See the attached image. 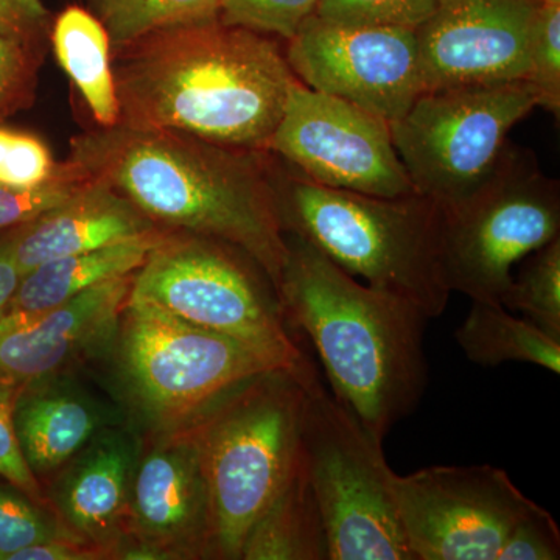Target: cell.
Here are the masks:
<instances>
[{"label": "cell", "instance_id": "cell-1", "mask_svg": "<svg viewBox=\"0 0 560 560\" xmlns=\"http://www.w3.org/2000/svg\"><path fill=\"white\" fill-rule=\"evenodd\" d=\"M119 125L265 151L298 83L278 44L223 21L150 33L114 49Z\"/></svg>", "mask_w": 560, "mask_h": 560}, {"label": "cell", "instance_id": "cell-2", "mask_svg": "<svg viewBox=\"0 0 560 560\" xmlns=\"http://www.w3.org/2000/svg\"><path fill=\"white\" fill-rule=\"evenodd\" d=\"M70 145V161L154 224L230 243L256 260L279 290L289 245L267 151L124 125L86 132Z\"/></svg>", "mask_w": 560, "mask_h": 560}, {"label": "cell", "instance_id": "cell-3", "mask_svg": "<svg viewBox=\"0 0 560 560\" xmlns=\"http://www.w3.org/2000/svg\"><path fill=\"white\" fill-rule=\"evenodd\" d=\"M287 245L278 290L285 318L315 346L335 399L383 442L429 385L430 318L412 302L359 282L300 235L287 232Z\"/></svg>", "mask_w": 560, "mask_h": 560}, {"label": "cell", "instance_id": "cell-4", "mask_svg": "<svg viewBox=\"0 0 560 560\" xmlns=\"http://www.w3.org/2000/svg\"><path fill=\"white\" fill-rule=\"evenodd\" d=\"M291 167V165H290ZM272 168V167H271ZM280 219L353 278L412 302L430 319L447 308L444 209L420 194L385 198L331 189L296 168H272Z\"/></svg>", "mask_w": 560, "mask_h": 560}, {"label": "cell", "instance_id": "cell-5", "mask_svg": "<svg viewBox=\"0 0 560 560\" xmlns=\"http://www.w3.org/2000/svg\"><path fill=\"white\" fill-rule=\"evenodd\" d=\"M305 383L271 371L242 383L191 423L208 486L212 552L241 559L254 523L300 456Z\"/></svg>", "mask_w": 560, "mask_h": 560}, {"label": "cell", "instance_id": "cell-6", "mask_svg": "<svg viewBox=\"0 0 560 560\" xmlns=\"http://www.w3.org/2000/svg\"><path fill=\"white\" fill-rule=\"evenodd\" d=\"M130 300L260 350L307 383L318 377L287 327L278 289L264 268L230 243L165 237L132 279Z\"/></svg>", "mask_w": 560, "mask_h": 560}, {"label": "cell", "instance_id": "cell-7", "mask_svg": "<svg viewBox=\"0 0 560 560\" xmlns=\"http://www.w3.org/2000/svg\"><path fill=\"white\" fill-rule=\"evenodd\" d=\"M382 445L319 375L305 383L300 459L323 515L329 560H412L394 497L396 471Z\"/></svg>", "mask_w": 560, "mask_h": 560}, {"label": "cell", "instance_id": "cell-8", "mask_svg": "<svg viewBox=\"0 0 560 560\" xmlns=\"http://www.w3.org/2000/svg\"><path fill=\"white\" fill-rule=\"evenodd\" d=\"M444 209L448 285L471 301L500 304L512 267L560 234V183L533 151L508 142L493 171Z\"/></svg>", "mask_w": 560, "mask_h": 560}, {"label": "cell", "instance_id": "cell-9", "mask_svg": "<svg viewBox=\"0 0 560 560\" xmlns=\"http://www.w3.org/2000/svg\"><path fill=\"white\" fill-rule=\"evenodd\" d=\"M536 108L526 80L423 91L390 121V138L416 191L448 208L488 178L512 128Z\"/></svg>", "mask_w": 560, "mask_h": 560}, {"label": "cell", "instance_id": "cell-10", "mask_svg": "<svg viewBox=\"0 0 560 560\" xmlns=\"http://www.w3.org/2000/svg\"><path fill=\"white\" fill-rule=\"evenodd\" d=\"M125 381L151 418L194 423L242 383L283 371L260 350L130 300L121 312Z\"/></svg>", "mask_w": 560, "mask_h": 560}, {"label": "cell", "instance_id": "cell-11", "mask_svg": "<svg viewBox=\"0 0 560 560\" xmlns=\"http://www.w3.org/2000/svg\"><path fill=\"white\" fill-rule=\"evenodd\" d=\"M393 489L412 560H497L512 526L536 504L488 464L394 474Z\"/></svg>", "mask_w": 560, "mask_h": 560}, {"label": "cell", "instance_id": "cell-12", "mask_svg": "<svg viewBox=\"0 0 560 560\" xmlns=\"http://www.w3.org/2000/svg\"><path fill=\"white\" fill-rule=\"evenodd\" d=\"M265 151L331 189L385 198L418 194L388 121L301 81L291 90Z\"/></svg>", "mask_w": 560, "mask_h": 560}, {"label": "cell", "instance_id": "cell-13", "mask_svg": "<svg viewBox=\"0 0 560 560\" xmlns=\"http://www.w3.org/2000/svg\"><path fill=\"white\" fill-rule=\"evenodd\" d=\"M287 61L301 83L390 121L422 92L412 28L341 25L312 16L289 40Z\"/></svg>", "mask_w": 560, "mask_h": 560}, {"label": "cell", "instance_id": "cell-14", "mask_svg": "<svg viewBox=\"0 0 560 560\" xmlns=\"http://www.w3.org/2000/svg\"><path fill=\"white\" fill-rule=\"evenodd\" d=\"M536 0H440L416 28L422 92L526 79Z\"/></svg>", "mask_w": 560, "mask_h": 560}, {"label": "cell", "instance_id": "cell-15", "mask_svg": "<svg viewBox=\"0 0 560 560\" xmlns=\"http://www.w3.org/2000/svg\"><path fill=\"white\" fill-rule=\"evenodd\" d=\"M132 279L106 280L36 315H0V375L43 382L109 342L119 330Z\"/></svg>", "mask_w": 560, "mask_h": 560}, {"label": "cell", "instance_id": "cell-16", "mask_svg": "<svg viewBox=\"0 0 560 560\" xmlns=\"http://www.w3.org/2000/svg\"><path fill=\"white\" fill-rule=\"evenodd\" d=\"M128 506L143 547L156 555L212 552L208 486L191 430L136 464Z\"/></svg>", "mask_w": 560, "mask_h": 560}, {"label": "cell", "instance_id": "cell-17", "mask_svg": "<svg viewBox=\"0 0 560 560\" xmlns=\"http://www.w3.org/2000/svg\"><path fill=\"white\" fill-rule=\"evenodd\" d=\"M158 231L130 200L92 178L65 205L22 224L5 241L21 278L46 261L135 241Z\"/></svg>", "mask_w": 560, "mask_h": 560}, {"label": "cell", "instance_id": "cell-18", "mask_svg": "<svg viewBox=\"0 0 560 560\" xmlns=\"http://www.w3.org/2000/svg\"><path fill=\"white\" fill-rule=\"evenodd\" d=\"M70 467L58 492V508L72 533L90 544H106L130 501L136 451L125 433H106Z\"/></svg>", "mask_w": 560, "mask_h": 560}, {"label": "cell", "instance_id": "cell-19", "mask_svg": "<svg viewBox=\"0 0 560 560\" xmlns=\"http://www.w3.org/2000/svg\"><path fill=\"white\" fill-rule=\"evenodd\" d=\"M101 425L97 405L79 390L50 386L14 401L18 440L36 478L83 451Z\"/></svg>", "mask_w": 560, "mask_h": 560}, {"label": "cell", "instance_id": "cell-20", "mask_svg": "<svg viewBox=\"0 0 560 560\" xmlns=\"http://www.w3.org/2000/svg\"><path fill=\"white\" fill-rule=\"evenodd\" d=\"M165 237L164 232L154 231L135 241L46 261L22 276L20 287L3 313L36 315L106 280L130 276L142 267L151 250Z\"/></svg>", "mask_w": 560, "mask_h": 560}, {"label": "cell", "instance_id": "cell-21", "mask_svg": "<svg viewBox=\"0 0 560 560\" xmlns=\"http://www.w3.org/2000/svg\"><path fill=\"white\" fill-rule=\"evenodd\" d=\"M241 559L329 560L323 515L300 456L289 481L250 528Z\"/></svg>", "mask_w": 560, "mask_h": 560}, {"label": "cell", "instance_id": "cell-22", "mask_svg": "<svg viewBox=\"0 0 560 560\" xmlns=\"http://www.w3.org/2000/svg\"><path fill=\"white\" fill-rule=\"evenodd\" d=\"M55 54L79 88L102 128L119 125V102L110 66V43L102 22L81 7H69L55 20Z\"/></svg>", "mask_w": 560, "mask_h": 560}, {"label": "cell", "instance_id": "cell-23", "mask_svg": "<svg viewBox=\"0 0 560 560\" xmlns=\"http://www.w3.org/2000/svg\"><path fill=\"white\" fill-rule=\"evenodd\" d=\"M455 340L471 363L497 368L508 361L536 364L560 372V341L503 305L471 301L470 312L455 330Z\"/></svg>", "mask_w": 560, "mask_h": 560}, {"label": "cell", "instance_id": "cell-24", "mask_svg": "<svg viewBox=\"0 0 560 560\" xmlns=\"http://www.w3.org/2000/svg\"><path fill=\"white\" fill-rule=\"evenodd\" d=\"M102 22L110 46L130 44L150 33L220 20L221 0H86Z\"/></svg>", "mask_w": 560, "mask_h": 560}, {"label": "cell", "instance_id": "cell-25", "mask_svg": "<svg viewBox=\"0 0 560 560\" xmlns=\"http://www.w3.org/2000/svg\"><path fill=\"white\" fill-rule=\"evenodd\" d=\"M501 305L560 341V235L526 256Z\"/></svg>", "mask_w": 560, "mask_h": 560}, {"label": "cell", "instance_id": "cell-26", "mask_svg": "<svg viewBox=\"0 0 560 560\" xmlns=\"http://www.w3.org/2000/svg\"><path fill=\"white\" fill-rule=\"evenodd\" d=\"M92 180L77 162L58 165L50 179L33 187L0 186V230L31 223L79 194Z\"/></svg>", "mask_w": 560, "mask_h": 560}, {"label": "cell", "instance_id": "cell-27", "mask_svg": "<svg viewBox=\"0 0 560 560\" xmlns=\"http://www.w3.org/2000/svg\"><path fill=\"white\" fill-rule=\"evenodd\" d=\"M526 81L537 95V106L560 116V0L541 2L530 36Z\"/></svg>", "mask_w": 560, "mask_h": 560}, {"label": "cell", "instance_id": "cell-28", "mask_svg": "<svg viewBox=\"0 0 560 560\" xmlns=\"http://www.w3.org/2000/svg\"><path fill=\"white\" fill-rule=\"evenodd\" d=\"M440 0H319L316 16L323 21L361 27H420Z\"/></svg>", "mask_w": 560, "mask_h": 560}, {"label": "cell", "instance_id": "cell-29", "mask_svg": "<svg viewBox=\"0 0 560 560\" xmlns=\"http://www.w3.org/2000/svg\"><path fill=\"white\" fill-rule=\"evenodd\" d=\"M319 0H221L220 20L290 40L316 14Z\"/></svg>", "mask_w": 560, "mask_h": 560}, {"label": "cell", "instance_id": "cell-30", "mask_svg": "<svg viewBox=\"0 0 560 560\" xmlns=\"http://www.w3.org/2000/svg\"><path fill=\"white\" fill-rule=\"evenodd\" d=\"M57 168L43 140L31 132L0 127V186H38Z\"/></svg>", "mask_w": 560, "mask_h": 560}, {"label": "cell", "instance_id": "cell-31", "mask_svg": "<svg viewBox=\"0 0 560 560\" xmlns=\"http://www.w3.org/2000/svg\"><path fill=\"white\" fill-rule=\"evenodd\" d=\"M60 537V529L24 493L0 490V560L31 545Z\"/></svg>", "mask_w": 560, "mask_h": 560}, {"label": "cell", "instance_id": "cell-32", "mask_svg": "<svg viewBox=\"0 0 560 560\" xmlns=\"http://www.w3.org/2000/svg\"><path fill=\"white\" fill-rule=\"evenodd\" d=\"M558 559H560L558 522L550 512L537 503L512 526L497 556V560Z\"/></svg>", "mask_w": 560, "mask_h": 560}, {"label": "cell", "instance_id": "cell-33", "mask_svg": "<svg viewBox=\"0 0 560 560\" xmlns=\"http://www.w3.org/2000/svg\"><path fill=\"white\" fill-rule=\"evenodd\" d=\"M14 397L5 383L0 382V477L13 486L14 489L27 495L28 499L40 504L43 492L38 478L28 467L18 440L14 427Z\"/></svg>", "mask_w": 560, "mask_h": 560}, {"label": "cell", "instance_id": "cell-34", "mask_svg": "<svg viewBox=\"0 0 560 560\" xmlns=\"http://www.w3.org/2000/svg\"><path fill=\"white\" fill-rule=\"evenodd\" d=\"M28 80L27 47L0 33V114L24 102Z\"/></svg>", "mask_w": 560, "mask_h": 560}, {"label": "cell", "instance_id": "cell-35", "mask_svg": "<svg viewBox=\"0 0 560 560\" xmlns=\"http://www.w3.org/2000/svg\"><path fill=\"white\" fill-rule=\"evenodd\" d=\"M49 10L43 0H0V33L31 46L46 28Z\"/></svg>", "mask_w": 560, "mask_h": 560}, {"label": "cell", "instance_id": "cell-36", "mask_svg": "<svg viewBox=\"0 0 560 560\" xmlns=\"http://www.w3.org/2000/svg\"><path fill=\"white\" fill-rule=\"evenodd\" d=\"M101 550L81 547L79 541H68L61 537H55L22 550L13 552L9 560H84L97 558Z\"/></svg>", "mask_w": 560, "mask_h": 560}, {"label": "cell", "instance_id": "cell-37", "mask_svg": "<svg viewBox=\"0 0 560 560\" xmlns=\"http://www.w3.org/2000/svg\"><path fill=\"white\" fill-rule=\"evenodd\" d=\"M21 275L16 265L11 259L10 250L5 242L0 243V315L9 307L18 287H20Z\"/></svg>", "mask_w": 560, "mask_h": 560}, {"label": "cell", "instance_id": "cell-38", "mask_svg": "<svg viewBox=\"0 0 560 560\" xmlns=\"http://www.w3.org/2000/svg\"><path fill=\"white\" fill-rule=\"evenodd\" d=\"M536 2H550V0H536Z\"/></svg>", "mask_w": 560, "mask_h": 560}]
</instances>
